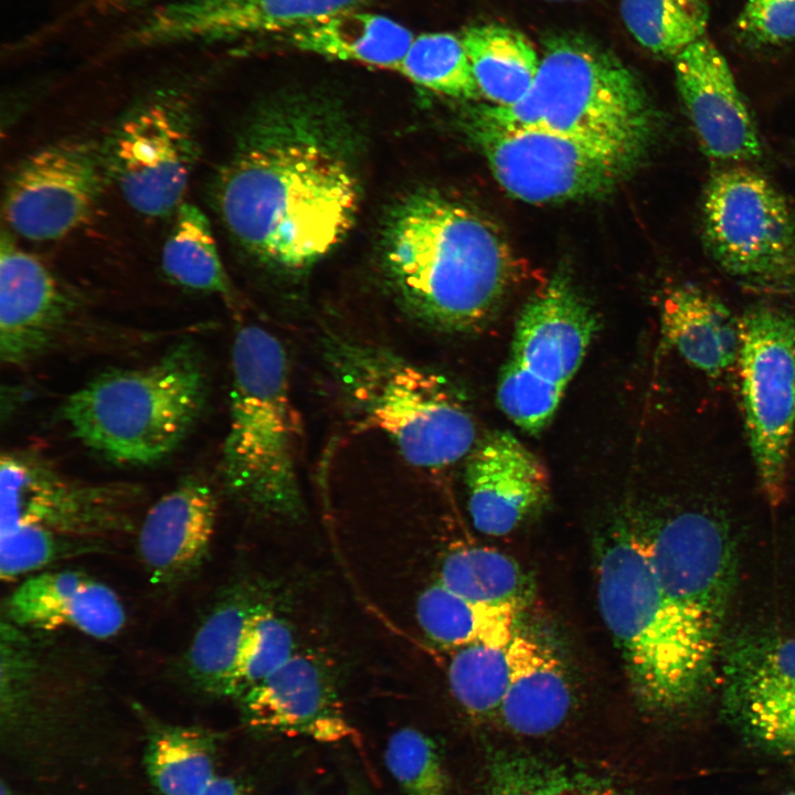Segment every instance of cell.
<instances>
[{"label":"cell","instance_id":"cell-1","mask_svg":"<svg viewBox=\"0 0 795 795\" xmlns=\"http://www.w3.org/2000/svg\"><path fill=\"white\" fill-rule=\"evenodd\" d=\"M209 197L250 256L308 268L346 237L359 208L356 140L343 113L305 93L266 102L244 123Z\"/></svg>","mask_w":795,"mask_h":795},{"label":"cell","instance_id":"cell-2","mask_svg":"<svg viewBox=\"0 0 795 795\" xmlns=\"http://www.w3.org/2000/svg\"><path fill=\"white\" fill-rule=\"evenodd\" d=\"M383 263L403 308L442 331L481 328L515 275L510 250L491 223L426 190L407 195L392 211Z\"/></svg>","mask_w":795,"mask_h":795},{"label":"cell","instance_id":"cell-3","mask_svg":"<svg viewBox=\"0 0 795 795\" xmlns=\"http://www.w3.org/2000/svg\"><path fill=\"white\" fill-rule=\"evenodd\" d=\"M597 603L640 707L678 716L698 707L713 682L720 643L664 592L644 532L617 527L596 562Z\"/></svg>","mask_w":795,"mask_h":795},{"label":"cell","instance_id":"cell-4","mask_svg":"<svg viewBox=\"0 0 795 795\" xmlns=\"http://www.w3.org/2000/svg\"><path fill=\"white\" fill-rule=\"evenodd\" d=\"M321 352L358 428L385 434L410 464L447 466L477 442L468 404L444 375L331 330L321 337Z\"/></svg>","mask_w":795,"mask_h":795},{"label":"cell","instance_id":"cell-5","mask_svg":"<svg viewBox=\"0 0 795 795\" xmlns=\"http://www.w3.org/2000/svg\"><path fill=\"white\" fill-rule=\"evenodd\" d=\"M208 393L203 356L183 340L150 365L97 375L65 400L62 417L82 444L107 460L151 465L186 439Z\"/></svg>","mask_w":795,"mask_h":795},{"label":"cell","instance_id":"cell-6","mask_svg":"<svg viewBox=\"0 0 795 795\" xmlns=\"http://www.w3.org/2000/svg\"><path fill=\"white\" fill-rule=\"evenodd\" d=\"M297 434L285 348L268 330L243 326L232 346L222 470L230 494L254 513L283 520L300 516Z\"/></svg>","mask_w":795,"mask_h":795},{"label":"cell","instance_id":"cell-7","mask_svg":"<svg viewBox=\"0 0 795 795\" xmlns=\"http://www.w3.org/2000/svg\"><path fill=\"white\" fill-rule=\"evenodd\" d=\"M480 110L501 124L646 152L657 128L637 76L610 50L574 33L544 40L537 76L520 102Z\"/></svg>","mask_w":795,"mask_h":795},{"label":"cell","instance_id":"cell-8","mask_svg":"<svg viewBox=\"0 0 795 795\" xmlns=\"http://www.w3.org/2000/svg\"><path fill=\"white\" fill-rule=\"evenodd\" d=\"M198 86L159 85L138 97L103 140L110 183L149 218L176 213L201 153Z\"/></svg>","mask_w":795,"mask_h":795},{"label":"cell","instance_id":"cell-9","mask_svg":"<svg viewBox=\"0 0 795 795\" xmlns=\"http://www.w3.org/2000/svg\"><path fill=\"white\" fill-rule=\"evenodd\" d=\"M589 303L556 275L522 308L497 385V401L520 428L536 434L553 417L597 329Z\"/></svg>","mask_w":795,"mask_h":795},{"label":"cell","instance_id":"cell-10","mask_svg":"<svg viewBox=\"0 0 795 795\" xmlns=\"http://www.w3.org/2000/svg\"><path fill=\"white\" fill-rule=\"evenodd\" d=\"M469 132L497 182L528 203L585 200L612 191L645 158L640 149L494 120L478 109Z\"/></svg>","mask_w":795,"mask_h":795},{"label":"cell","instance_id":"cell-11","mask_svg":"<svg viewBox=\"0 0 795 795\" xmlns=\"http://www.w3.org/2000/svg\"><path fill=\"white\" fill-rule=\"evenodd\" d=\"M702 240L714 263L741 285L795 293V214L759 172L732 167L711 176L702 199Z\"/></svg>","mask_w":795,"mask_h":795},{"label":"cell","instance_id":"cell-12","mask_svg":"<svg viewBox=\"0 0 795 795\" xmlns=\"http://www.w3.org/2000/svg\"><path fill=\"white\" fill-rule=\"evenodd\" d=\"M739 322L745 430L761 489L777 506L786 494L795 432V319L776 306L756 304Z\"/></svg>","mask_w":795,"mask_h":795},{"label":"cell","instance_id":"cell-13","mask_svg":"<svg viewBox=\"0 0 795 795\" xmlns=\"http://www.w3.org/2000/svg\"><path fill=\"white\" fill-rule=\"evenodd\" d=\"M110 183L103 140L68 137L38 149L10 173L3 220L31 241L62 239L85 224Z\"/></svg>","mask_w":795,"mask_h":795},{"label":"cell","instance_id":"cell-14","mask_svg":"<svg viewBox=\"0 0 795 795\" xmlns=\"http://www.w3.org/2000/svg\"><path fill=\"white\" fill-rule=\"evenodd\" d=\"M0 531L34 524L66 537L107 541L137 530L140 489L124 483L85 484L35 457L0 460Z\"/></svg>","mask_w":795,"mask_h":795},{"label":"cell","instance_id":"cell-15","mask_svg":"<svg viewBox=\"0 0 795 795\" xmlns=\"http://www.w3.org/2000/svg\"><path fill=\"white\" fill-rule=\"evenodd\" d=\"M666 595L704 634L720 643L733 592L735 564L724 526L700 510H683L644 532Z\"/></svg>","mask_w":795,"mask_h":795},{"label":"cell","instance_id":"cell-16","mask_svg":"<svg viewBox=\"0 0 795 795\" xmlns=\"http://www.w3.org/2000/svg\"><path fill=\"white\" fill-rule=\"evenodd\" d=\"M361 0H174L155 4L120 38L121 49L212 44L285 34Z\"/></svg>","mask_w":795,"mask_h":795},{"label":"cell","instance_id":"cell-17","mask_svg":"<svg viewBox=\"0 0 795 795\" xmlns=\"http://www.w3.org/2000/svg\"><path fill=\"white\" fill-rule=\"evenodd\" d=\"M722 707L753 745L795 755V632L748 636L732 644L723 666Z\"/></svg>","mask_w":795,"mask_h":795},{"label":"cell","instance_id":"cell-18","mask_svg":"<svg viewBox=\"0 0 795 795\" xmlns=\"http://www.w3.org/2000/svg\"><path fill=\"white\" fill-rule=\"evenodd\" d=\"M242 720L258 733L341 742L354 735L327 662L296 651L282 667L237 699Z\"/></svg>","mask_w":795,"mask_h":795},{"label":"cell","instance_id":"cell-19","mask_svg":"<svg viewBox=\"0 0 795 795\" xmlns=\"http://www.w3.org/2000/svg\"><path fill=\"white\" fill-rule=\"evenodd\" d=\"M464 478L471 522L492 537L511 533L529 520L550 490L541 460L507 431L477 439L466 456Z\"/></svg>","mask_w":795,"mask_h":795},{"label":"cell","instance_id":"cell-20","mask_svg":"<svg viewBox=\"0 0 795 795\" xmlns=\"http://www.w3.org/2000/svg\"><path fill=\"white\" fill-rule=\"evenodd\" d=\"M676 84L706 155L721 161L759 158L757 130L725 57L702 36L675 59Z\"/></svg>","mask_w":795,"mask_h":795},{"label":"cell","instance_id":"cell-21","mask_svg":"<svg viewBox=\"0 0 795 795\" xmlns=\"http://www.w3.org/2000/svg\"><path fill=\"white\" fill-rule=\"evenodd\" d=\"M73 299L53 273L21 250L12 235L0 240V358L10 367L26 364L57 340Z\"/></svg>","mask_w":795,"mask_h":795},{"label":"cell","instance_id":"cell-22","mask_svg":"<svg viewBox=\"0 0 795 795\" xmlns=\"http://www.w3.org/2000/svg\"><path fill=\"white\" fill-rule=\"evenodd\" d=\"M1 618L25 629L68 628L96 639L119 634L127 621L118 594L76 570H46L25 576L2 604Z\"/></svg>","mask_w":795,"mask_h":795},{"label":"cell","instance_id":"cell-23","mask_svg":"<svg viewBox=\"0 0 795 795\" xmlns=\"http://www.w3.org/2000/svg\"><path fill=\"white\" fill-rule=\"evenodd\" d=\"M218 505L202 480L187 478L146 511L137 529V551L149 581L177 586L192 577L206 559Z\"/></svg>","mask_w":795,"mask_h":795},{"label":"cell","instance_id":"cell-24","mask_svg":"<svg viewBox=\"0 0 795 795\" xmlns=\"http://www.w3.org/2000/svg\"><path fill=\"white\" fill-rule=\"evenodd\" d=\"M509 682L497 716L509 731L528 736L558 729L572 708L565 666L548 644L520 632L508 648Z\"/></svg>","mask_w":795,"mask_h":795},{"label":"cell","instance_id":"cell-25","mask_svg":"<svg viewBox=\"0 0 795 795\" xmlns=\"http://www.w3.org/2000/svg\"><path fill=\"white\" fill-rule=\"evenodd\" d=\"M247 584L223 593L206 611L182 659L186 679L213 698H234L240 661L255 615L265 604Z\"/></svg>","mask_w":795,"mask_h":795},{"label":"cell","instance_id":"cell-26","mask_svg":"<svg viewBox=\"0 0 795 795\" xmlns=\"http://www.w3.org/2000/svg\"><path fill=\"white\" fill-rule=\"evenodd\" d=\"M660 321L665 341L708 377L738 365L739 318L716 296L692 285L675 287L662 301Z\"/></svg>","mask_w":795,"mask_h":795},{"label":"cell","instance_id":"cell-27","mask_svg":"<svg viewBox=\"0 0 795 795\" xmlns=\"http://www.w3.org/2000/svg\"><path fill=\"white\" fill-rule=\"evenodd\" d=\"M283 35L286 44L301 52L396 72L414 39L405 25L359 6Z\"/></svg>","mask_w":795,"mask_h":795},{"label":"cell","instance_id":"cell-28","mask_svg":"<svg viewBox=\"0 0 795 795\" xmlns=\"http://www.w3.org/2000/svg\"><path fill=\"white\" fill-rule=\"evenodd\" d=\"M145 725L144 766L160 795H198L216 777L219 735L200 725L171 724L135 706Z\"/></svg>","mask_w":795,"mask_h":795},{"label":"cell","instance_id":"cell-29","mask_svg":"<svg viewBox=\"0 0 795 795\" xmlns=\"http://www.w3.org/2000/svg\"><path fill=\"white\" fill-rule=\"evenodd\" d=\"M459 36L480 96L492 106L510 107L528 94L540 57L521 32L487 23L468 26Z\"/></svg>","mask_w":795,"mask_h":795},{"label":"cell","instance_id":"cell-30","mask_svg":"<svg viewBox=\"0 0 795 795\" xmlns=\"http://www.w3.org/2000/svg\"><path fill=\"white\" fill-rule=\"evenodd\" d=\"M481 795H632L617 781L583 766L526 751L488 752Z\"/></svg>","mask_w":795,"mask_h":795},{"label":"cell","instance_id":"cell-31","mask_svg":"<svg viewBox=\"0 0 795 795\" xmlns=\"http://www.w3.org/2000/svg\"><path fill=\"white\" fill-rule=\"evenodd\" d=\"M522 612L469 601L436 581L416 602V618L435 644L460 648L476 643L509 644Z\"/></svg>","mask_w":795,"mask_h":795},{"label":"cell","instance_id":"cell-32","mask_svg":"<svg viewBox=\"0 0 795 795\" xmlns=\"http://www.w3.org/2000/svg\"><path fill=\"white\" fill-rule=\"evenodd\" d=\"M476 603L523 612L533 598V583L506 553L483 545H459L442 561L437 580Z\"/></svg>","mask_w":795,"mask_h":795},{"label":"cell","instance_id":"cell-33","mask_svg":"<svg viewBox=\"0 0 795 795\" xmlns=\"http://www.w3.org/2000/svg\"><path fill=\"white\" fill-rule=\"evenodd\" d=\"M160 264L165 276L179 287L222 297L232 295L210 221L195 204L184 201L173 214Z\"/></svg>","mask_w":795,"mask_h":795},{"label":"cell","instance_id":"cell-34","mask_svg":"<svg viewBox=\"0 0 795 795\" xmlns=\"http://www.w3.org/2000/svg\"><path fill=\"white\" fill-rule=\"evenodd\" d=\"M619 11L642 47L672 60L706 36L709 21L708 0H621Z\"/></svg>","mask_w":795,"mask_h":795},{"label":"cell","instance_id":"cell-35","mask_svg":"<svg viewBox=\"0 0 795 795\" xmlns=\"http://www.w3.org/2000/svg\"><path fill=\"white\" fill-rule=\"evenodd\" d=\"M509 644L476 643L453 655L447 670L449 689L470 716H497L509 682Z\"/></svg>","mask_w":795,"mask_h":795},{"label":"cell","instance_id":"cell-36","mask_svg":"<svg viewBox=\"0 0 795 795\" xmlns=\"http://www.w3.org/2000/svg\"><path fill=\"white\" fill-rule=\"evenodd\" d=\"M398 72L422 87L453 98L480 96L463 41L453 33L414 36Z\"/></svg>","mask_w":795,"mask_h":795},{"label":"cell","instance_id":"cell-37","mask_svg":"<svg viewBox=\"0 0 795 795\" xmlns=\"http://www.w3.org/2000/svg\"><path fill=\"white\" fill-rule=\"evenodd\" d=\"M107 548V541L66 537L34 524L15 526L0 531V576L12 582L60 561Z\"/></svg>","mask_w":795,"mask_h":795},{"label":"cell","instance_id":"cell-38","mask_svg":"<svg viewBox=\"0 0 795 795\" xmlns=\"http://www.w3.org/2000/svg\"><path fill=\"white\" fill-rule=\"evenodd\" d=\"M384 760L402 795H445L448 775L442 752L423 732L412 728L394 732Z\"/></svg>","mask_w":795,"mask_h":795},{"label":"cell","instance_id":"cell-39","mask_svg":"<svg viewBox=\"0 0 795 795\" xmlns=\"http://www.w3.org/2000/svg\"><path fill=\"white\" fill-rule=\"evenodd\" d=\"M296 653L290 623L265 603L254 617L237 674V699L264 680Z\"/></svg>","mask_w":795,"mask_h":795},{"label":"cell","instance_id":"cell-40","mask_svg":"<svg viewBox=\"0 0 795 795\" xmlns=\"http://www.w3.org/2000/svg\"><path fill=\"white\" fill-rule=\"evenodd\" d=\"M736 25L752 45L795 40V0H748Z\"/></svg>","mask_w":795,"mask_h":795},{"label":"cell","instance_id":"cell-41","mask_svg":"<svg viewBox=\"0 0 795 795\" xmlns=\"http://www.w3.org/2000/svg\"><path fill=\"white\" fill-rule=\"evenodd\" d=\"M157 1L158 0H86L85 9L96 14L109 17L132 12Z\"/></svg>","mask_w":795,"mask_h":795},{"label":"cell","instance_id":"cell-42","mask_svg":"<svg viewBox=\"0 0 795 795\" xmlns=\"http://www.w3.org/2000/svg\"><path fill=\"white\" fill-rule=\"evenodd\" d=\"M198 795H251L247 786L241 781L226 776H218Z\"/></svg>","mask_w":795,"mask_h":795},{"label":"cell","instance_id":"cell-43","mask_svg":"<svg viewBox=\"0 0 795 795\" xmlns=\"http://www.w3.org/2000/svg\"><path fill=\"white\" fill-rule=\"evenodd\" d=\"M1 795H18L9 785L4 782L1 783Z\"/></svg>","mask_w":795,"mask_h":795},{"label":"cell","instance_id":"cell-44","mask_svg":"<svg viewBox=\"0 0 795 795\" xmlns=\"http://www.w3.org/2000/svg\"><path fill=\"white\" fill-rule=\"evenodd\" d=\"M783 795H795V791H792V792L785 793V794H783Z\"/></svg>","mask_w":795,"mask_h":795},{"label":"cell","instance_id":"cell-45","mask_svg":"<svg viewBox=\"0 0 795 795\" xmlns=\"http://www.w3.org/2000/svg\"><path fill=\"white\" fill-rule=\"evenodd\" d=\"M549 1H579V0H549Z\"/></svg>","mask_w":795,"mask_h":795}]
</instances>
